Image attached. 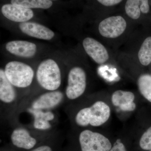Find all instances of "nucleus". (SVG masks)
I'll list each match as a JSON object with an SVG mask.
<instances>
[{"label": "nucleus", "mask_w": 151, "mask_h": 151, "mask_svg": "<svg viewBox=\"0 0 151 151\" xmlns=\"http://www.w3.org/2000/svg\"><path fill=\"white\" fill-rule=\"evenodd\" d=\"M111 112L108 104L98 101L89 107L80 109L76 114L74 120L76 125L80 127H100L108 121Z\"/></svg>", "instance_id": "f257e3e1"}, {"label": "nucleus", "mask_w": 151, "mask_h": 151, "mask_svg": "<svg viewBox=\"0 0 151 151\" xmlns=\"http://www.w3.org/2000/svg\"><path fill=\"white\" fill-rule=\"evenodd\" d=\"M135 95L134 93L129 91L119 90L115 91L111 97L112 104L116 107H120L134 102Z\"/></svg>", "instance_id": "f3484780"}, {"label": "nucleus", "mask_w": 151, "mask_h": 151, "mask_svg": "<svg viewBox=\"0 0 151 151\" xmlns=\"http://www.w3.org/2000/svg\"><path fill=\"white\" fill-rule=\"evenodd\" d=\"M127 15L133 19H137L141 12L147 14L150 10L149 0H127L125 7Z\"/></svg>", "instance_id": "2eb2a0df"}, {"label": "nucleus", "mask_w": 151, "mask_h": 151, "mask_svg": "<svg viewBox=\"0 0 151 151\" xmlns=\"http://www.w3.org/2000/svg\"><path fill=\"white\" fill-rule=\"evenodd\" d=\"M150 151H151V150H150Z\"/></svg>", "instance_id": "393cba45"}, {"label": "nucleus", "mask_w": 151, "mask_h": 151, "mask_svg": "<svg viewBox=\"0 0 151 151\" xmlns=\"http://www.w3.org/2000/svg\"><path fill=\"white\" fill-rule=\"evenodd\" d=\"M1 12L7 19L17 22H28L34 16L33 12L31 9L12 4L3 6Z\"/></svg>", "instance_id": "9b49d317"}, {"label": "nucleus", "mask_w": 151, "mask_h": 151, "mask_svg": "<svg viewBox=\"0 0 151 151\" xmlns=\"http://www.w3.org/2000/svg\"><path fill=\"white\" fill-rule=\"evenodd\" d=\"M99 3L106 6H111L118 4L122 0H97Z\"/></svg>", "instance_id": "4be33fe9"}, {"label": "nucleus", "mask_w": 151, "mask_h": 151, "mask_svg": "<svg viewBox=\"0 0 151 151\" xmlns=\"http://www.w3.org/2000/svg\"><path fill=\"white\" fill-rule=\"evenodd\" d=\"M6 48L11 54L25 58L32 57L37 51L35 44L24 40L9 42L6 45Z\"/></svg>", "instance_id": "ddd939ff"}, {"label": "nucleus", "mask_w": 151, "mask_h": 151, "mask_svg": "<svg viewBox=\"0 0 151 151\" xmlns=\"http://www.w3.org/2000/svg\"><path fill=\"white\" fill-rule=\"evenodd\" d=\"M82 44L86 53L98 64H103L109 59V54L105 46L94 39L85 38Z\"/></svg>", "instance_id": "1a4fd4ad"}, {"label": "nucleus", "mask_w": 151, "mask_h": 151, "mask_svg": "<svg viewBox=\"0 0 151 151\" xmlns=\"http://www.w3.org/2000/svg\"><path fill=\"white\" fill-rule=\"evenodd\" d=\"M29 108L38 111H52L58 107L65 99V93L59 90L45 91L32 97Z\"/></svg>", "instance_id": "423d86ee"}, {"label": "nucleus", "mask_w": 151, "mask_h": 151, "mask_svg": "<svg viewBox=\"0 0 151 151\" xmlns=\"http://www.w3.org/2000/svg\"><path fill=\"white\" fill-rule=\"evenodd\" d=\"M139 145L141 149L144 150H151V127H149L141 136Z\"/></svg>", "instance_id": "aec40b11"}, {"label": "nucleus", "mask_w": 151, "mask_h": 151, "mask_svg": "<svg viewBox=\"0 0 151 151\" xmlns=\"http://www.w3.org/2000/svg\"><path fill=\"white\" fill-rule=\"evenodd\" d=\"M31 151H52V150L49 146L44 145L39 146Z\"/></svg>", "instance_id": "b1692460"}, {"label": "nucleus", "mask_w": 151, "mask_h": 151, "mask_svg": "<svg viewBox=\"0 0 151 151\" xmlns=\"http://www.w3.org/2000/svg\"><path fill=\"white\" fill-rule=\"evenodd\" d=\"M27 112L32 115L34 121L32 128L39 131H47L52 127L51 122L55 119V115L52 111H42L27 108Z\"/></svg>", "instance_id": "4468645a"}, {"label": "nucleus", "mask_w": 151, "mask_h": 151, "mask_svg": "<svg viewBox=\"0 0 151 151\" xmlns=\"http://www.w3.org/2000/svg\"><path fill=\"white\" fill-rule=\"evenodd\" d=\"M86 87V76L84 69L78 66L71 68L68 74L65 98L69 100L78 99L84 94Z\"/></svg>", "instance_id": "39448f33"}, {"label": "nucleus", "mask_w": 151, "mask_h": 151, "mask_svg": "<svg viewBox=\"0 0 151 151\" xmlns=\"http://www.w3.org/2000/svg\"><path fill=\"white\" fill-rule=\"evenodd\" d=\"M38 83L45 91L59 90L62 84V74L54 60H44L38 66L36 73Z\"/></svg>", "instance_id": "f03ea898"}, {"label": "nucleus", "mask_w": 151, "mask_h": 151, "mask_svg": "<svg viewBox=\"0 0 151 151\" xmlns=\"http://www.w3.org/2000/svg\"><path fill=\"white\" fill-rule=\"evenodd\" d=\"M50 1H51V0H50Z\"/></svg>", "instance_id": "a878e982"}, {"label": "nucleus", "mask_w": 151, "mask_h": 151, "mask_svg": "<svg viewBox=\"0 0 151 151\" xmlns=\"http://www.w3.org/2000/svg\"><path fill=\"white\" fill-rule=\"evenodd\" d=\"M127 22L122 16L109 17L102 21L99 24V32L102 36L115 38L122 35L127 28Z\"/></svg>", "instance_id": "0eeeda50"}, {"label": "nucleus", "mask_w": 151, "mask_h": 151, "mask_svg": "<svg viewBox=\"0 0 151 151\" xmlns=\"http://www.w3.org/2000/svg\"><path fill=\"white\" fill-rule=\"evenodd\" d=\"M19 27L25 34L39 39L50 40L55 36L54 32L52 30L37 23L31 22L20 23Z\"/></svg>", "instance_id": "f8f14e48"}, {"label": "nucleus", "mask_w": 151, "mask_h": 151, "mask_svg": "<svg viewBox=\"0 0 151 151\" xmlns=\"http://www.w3.org/2000/svg\"><path fill=\"white\" fill-rule=\"evenodd\" d=\"M11 4L28 9H47L51 7L50 0H11Z\"/></svg>", "instance_id": "dca6fc26"}, {"label": "nucleus", "mask_w": 151, "mask_h": 151, "mask_svg": "<svg viewBox=\"0 0 151 151\" xmlns=\"http://www.w3.org/2000/svg\"><path fill=\"white\" fill-rule=\"evenodd\" d=\"M4 71L8 80L17 89H26L29 87L32 84L35 77L32 68L20 61L8 63Z\"/></svg>", "instance_id": "7ed1b4c3"}, {"label": "nucleus", "mask_w": 151, "mask_h": 151, "mask_svg": "<svg viewBox=\"0 0 151 151\" xmlns=\"http://www.w3.org/2000/svg\"><path fill=\"white\" fill-rule=\"evenodd\" d=\"M109 151H128L127 147L121 139H118L113 144Z\"/></svg>", "instance_id": "412c9836"}, {"label": "nucleus", "mask_w": 151, "mask_h": 151, "mask_svg": "<svg viewBox=\"0 0 151 151\" xmlns=\"http://www.w3.org/2000/svg\"><path fill=\"white\" fill-rule=\"evenodd\" d=\"M138 88L141 94L151 103V75L144 74L138 79Z\"/></svg>", "instance_id": "6ab92c4d"}, {"label": "nucleus", "mask_w": 151, "mask_h": 151, "mask_svg": "<svg viewBox=\"0 0 151 151\" xmlns=\"http://www.w3.org/2000/svg\"><path fill=\"white\" fill-rule=\"evenodd\" d=\"M28 128L15 127L11 135V139L14 146L18 148L29 150L33 148L37 141L32 137Z\"/></svg>", "instance_id": "9d476101"}, {"label": "nucleus", "mask_w": 151, "mask_h": 151, "mask_svg": "<svg viewBox=\"0 0 151 151\" xmlns=\"http://www.w3.org/2000/svg\"><path fill=\"white\" fill-rule=\"evenodd\" d=\"M19 94L17 88L8 80L4 69H0V101L2 108H14L19 101ZM15 112V111H14Z\"/></svg>", "instance_id": "6e6552de"}, {"label": "nucleus", "mask_w": 151, "mask_h": 151, "mask_svg": "<svg viewBox=\"0 0 151 151\" xmlns=\"http://www.w3.org/2000/svg\"><path fill=\"white\" fill-rule=\"evenodd\" d=\"M136 108V105L134 102L120 106L119 108L122 111H134Z\"/></svg>", "instance_id": "5701e85b"}, {"label": "nucleus", "mask_w": 151, "mask_h": 151, "mask_svg": "<svg viewBox=\"0 0 151 151\" xmlns=\"http://www.w3.org/2000/svg\"><path fill=\"white\" fill-rule=\"evenodd\" d=\"M78 141L81 151H109L113 145L107 137L89 129L80 133Z\"/></svg>", "instance_id": "20e7f679"}, {"label": "nucleus", "mask_w": 151, "mask_h": 151, "mask_svg": "<svg viewBox=\"0 0 151 151\" xmlns=\"http://www.w3.org/2000/svg\"><path fill=\"white\" fill-rule=\"evenodd\" d=\"M139 62L144 66H147L151 63V37H149L143 42L138 52Z\"/></svg>", "instance_id": "a211bd4d"}]
</instances>
